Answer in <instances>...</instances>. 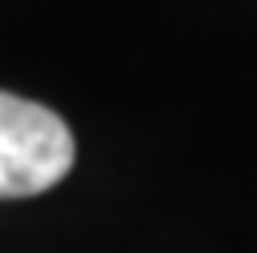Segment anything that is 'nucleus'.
I'll use <instances>...</instances> for the list:
<instances>
[{
	"label": "nucleus",
	"mask_w": 257,
	"mask_h": 253,
	"mask_svg": "<svg viewBox=\"0 0 257 253\" xmlns=\"http://www.w3.org/2000/svg\"><path fill=\"white\" fill-rule=\"evenodd\" d=\"M68 124L24 96L0 92V197H36L72 169Z\"/></svg>",
	"instance_id": "1"
}]
</instances>
